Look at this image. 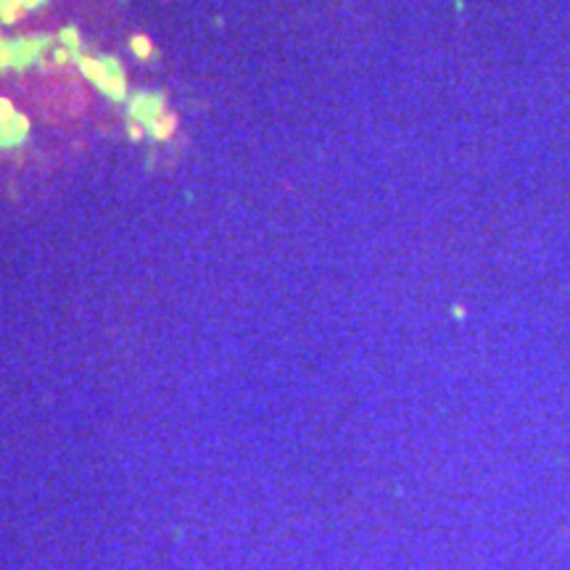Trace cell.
Segmentation results:
<instances>
[{
  "mask_svg": "<svg viewBox=\"0 0 570 570\" xmlns=\"http://www.w3.org/2000/svg\"><path fill=\"white\" fill-rule=\"evenodd\" d=\"M79 69L90 82L101 87L109 98H124L121 66L114 59H79Z\"/></svg>",
  "mask_w": 570,
  "mask_h": 570,
  "instance_id": "1",
  "label": "cell"
},
{
  "mask_svg": "<svg viewBox=\"0 0 570 570\" xmlns=\"http://www.w3.org/2000/svg\"><path fill=\"white\" fill-rule=\"evenodd\" d=\"M164 114V101L159 95H135L130 104V119L140 124H154Z\"/></svg>",
  "mask_w": 570,
  "mask_h": 570,
  "instance_id": "2",
  "label": "cell"
},
{
  "mask_svg": "<svg viewBox=\"0 0 570 570\" xmlns=\"http://www.w3.org/2000/svg\"><path fill=\"white\" fill-rule=\"evenodd\" d=\"M148 130L154 132L156 138H169V132L174 130V116H169V114H161V116H159V119H156L154 124L148 127Z\"/></svg>",
  "mask_w": 570,
  "mask_h": 570,
  "instance_id": "3",
  "label": "cell"
},
{
  "mask_svg": "<svg viewBox=\"0 0 570 570\" xmlns=\"http://www.w3.org/2000/svg\"><path fill=\"white\" fill-rule=\"evenodd\" d=\"M132 51L146 59L148 53H151V43H148L146 37H135V40H132Z\"/></svg>",
  "mask_w": 570,
  "mask_h": 570,
  "instance_id": "4",
  "label": "cell"
}]
</instances>
